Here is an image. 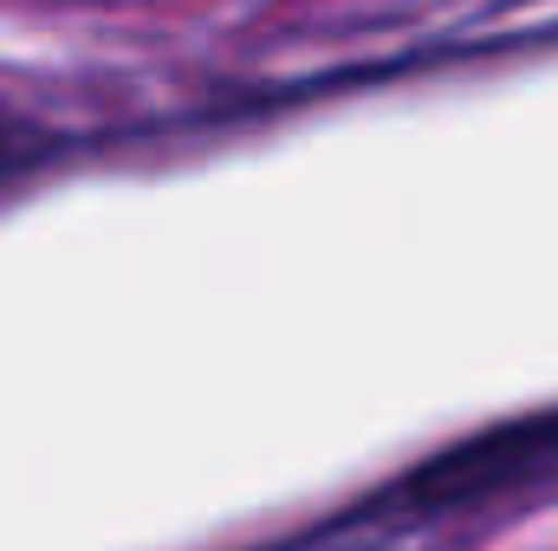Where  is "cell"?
I'll use <instances>...</instances> for the list:
<instances>
[{
  "label": "cell",
  "instance_id": "6da1fadb",
  "mask_svg": "<svg viewBox=\"0 0 558 551\" xmlns=\"http://www.w3.org/2000/svg\"><path fill=\"white\" fill-rule=\"evenodd\" d=\"M553 448H558V421L500 428V434H487V441H474V448H461V454H448V461H428L422 493H428V500H474V493H487V487L526 474V467L546 461Z\"/></svg>",
  "mask_w": 558,
  "mask_h": 551
},
{
  "label": "cell",
  "instance_id": "7a4b0ae2",
  "mask_svg": "<svg viewBox=\"0 0 558 551\" xmlns=\"http://www.w3.org/2000/svg\"><path fill=\"white\" fill-rule=\"evenodd\" d=\"M26 149H33V131H26V124H13V118H0V175H13L20 162H33Z\"/></svg>",
  "mask_w": 558,
  "mask_h": 551
}]
</instances>
